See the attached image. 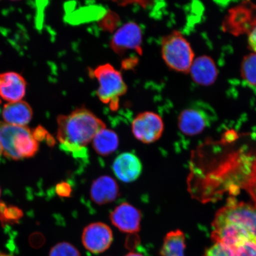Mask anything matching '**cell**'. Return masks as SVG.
<instances>
[{
	"instance_id": "1",
	"label": "cell",
	"mask_w": 256,
	"mask_h": 256,
	"mask_svg": "<svg viewBox=\"0 0 256 256\" xmlns=\"http://www.w3.org/2000/svg\"><path fill=\"white\" fill-rule=\"evenodd\" d=\"M57 139L64 151L76 156L85 153L86 147L106 128L100 118L86 108H76L57 118Z\"/></svg>"
},
{
	"instance_id": "2",
	"label": "cell",
	"mask_w": 256,
	"mask_h": 256,
	"mask_svg": "<svg viewBox=\"0 0 256 256\" xmlns=\"http://www.w3.org/2000/svg\"><path fill=\"white\" fill-rule=\"evenodd\" d=\"M0 144L6 158L14 160L30 158L39 150V142L28 126L0 122Z\"/></svg>"
},
{
	"instance_id": "3",
	"label": "cell",
	"mask_w": 256,
	"mask_h": 256,
	"mask_svg": "<svg viewBox=\"0 0 256 256\" xmlns=\"http://www.w3.org/2000/svg\"><path fill=\"white\" fill-rule=\"evenodd\" d=\"M91 72L98 83L96 94L99 100L108 105L112 111H116L120 98L128 90L121 73L110 64L99 66Z\"/></svg>"
},
{
	"instance_id": "4",
	"label": "cell",
	"mask_w": 256,
	"mask_h": 256,
	"mask_svg": "<svg viewBox=\"0 0 256 256\" xmlns=\"http://www.w3.org/2000/svg\"><path fill=\"white\" fill-rule=\"evenodd\" d=\"M162 54L166 65L174 71L190 73L194 60L190 44L181 32L174 30L162 38Z\"/></svg>"
},
{
	"instance_id": "5",
	"label": "cell",
	"mask_w": 256,
	"mask_h": 256,
	"mask_svg": "<svg viewBox=\"0 0 256 256\" xmlns=\"http://www.w3.org/2000/svg\"><path fill=\"white\" fill-rule=\"evenodd\" d=\"M216 119L217 114L212 106L206 102L196 101L179 115L178 129L187 136L199 135Z\"/></svg>"
},
{
	"instance_id": "6",
	"label": "cell",
	"mask_w": 256,
	"mask_h": 256,
	"mask_svg": "<svg viewBox=\"0 0 256 256\" xmlns=\"http://www.w3.org/2000/svg\"><path fill=\"white\" fill-rule=\"evenodd\" d=\"M215 217L244 227L256 241V207L230 200L225 206L218 211Z\"/></svg>"
},
{
	"instance_id": "7",
	"label": "cell",
	"mask_w": 256,
	"mask_h": 256,
	"mask_svg": "<svg viewBox=\"0 0 256 256\" xmlns=\"http://www.w3.org/2000/svg\"><path fill=\"white\" fill-rule=\"evenodd\" d=\"M164 126L162 118L153 112H144L134 118L132 131L136 138L144 144L156 142L162 136Z\"/></svg>"
},
{
	"instance_id": "8",
	"label": "cell",
	"mask_w": 256,
	"mask_h": 256,
	"mask_svg": "<svg viewBox=\"0 0 256 256\" xmlns=\"http://www.w3.org/2000/svg\"><path fill=\"white\" fill-rule=\"evenodd\" d=\"M142 28L134 22H129L115 32L110 46L114 52L120 56H123L130 51H134L142 55Z\"/></svg>"
},
{
	"instance_id": "9",
	"label": "cell",
	"mask_w": 256,
	"mask_h": 256,
	"mask_svg": "<svg viewBox=\"0 0 256 256\" xmlns=\"http://www.w3.org/2000/svg\"><path fill=\"white\" fill-rule=\"evenodd\" d=\"M82 240L87 250L92 254H100L110 247L114 240L113 233L106 224L94 222L85 227Z\"/></svg>"
},
{
	"instance_id": "10",
	"label": "cell",
	"mask_w": 256,
	"mask_h": 256,
	"mask_svg": "<svg viewBox=\"0 0 256 256\" xmlns=\"http://www.w3.org/2000/svg\"><path fill=\"white\" fill-rule=\"evenodd\" d=\"M113 225L121 232L136 234L140 229L142 212L128 203H122L114 208L110 214Z\"/></svg>"
},
{
	"instance_id": "11",
	"label": "cell",
	"mask_w": 256,
	"mask_h": 256,
	"mask_svg": "<svg viewBox=\"0 0 256 256\" xmlns=\"http://www.w3.org/2000/svg\"><path fill=\"white\" fill-rule=\"evenodd\" d=\"M26 87V82L20 74L12 72L0 74V98L8 103L22 100Z\"/></svg>"
},
{
	"instance_id": "12",
	"label": "cell",
	"mask_w": 256,
	"mask_h": 256,
	"mask_svg": "<svg viewBox=\"0 0 256 256\" xmlns=\"http://www.w3.org/2000/svg\"><path fill=\"white\" fill-rule=\"evenodd\" d=\"M112 168L116 177L124 183L136 181L142 174V165L138 156L131 152L120 154L114 160Z\"/></svg>"
},
{
	"instance_id": "13",
	"label": "cell",
	"mask_w": 256,
	"mask_h": 256,
	"mask_svg": "<svg viewBox=\"0 0 256 256\" xmlns=\"http://www.w3.org/2000/svg\"><path fill=\"white\" fill-rule=\"evenodd\" d=\"M190 73L196 84L210 86L216 81L218 70L212 58L203 56L196 58L192 64Z\"/></svg>"
},
{
	"instance_id": "14",
	"label": "cell",
	"mask_w": 256,
	"mask_h": 256,
	"mask_svg": "<svg viewBox=\"0 0 256 256\" xmlns=\"http://www.w3.org/2000/svg\"><path fill=\"white\" fill-rule=\"evenodd\" d=\"M119 195L120 188L117 182L110 176H102L92 182L91 199L99 206L113 202Z\"/></svg>"
},
{
	"instance_id": "15",
	"label": "cell",
	"mask_w": 256,
	"mask_h": 256,
	"mask_svg": "<svg viewBox=\"0 0 256 256\" xmlns=\"http://www.w3.org/2000/svg\"><path fill=\"white\" fill-rule=\"evenodd\" d=\"M2 117L4 122L12 126H26L33 117V110L26 102L21 100L4 105Z\"/></svg>"
},
{
	"instance_id": "16",
	"label": "cell",
	"mask_w": 256,
	"mask_h": 256,
	"mask_svg": "<svg viewBox=\"0 0 256 256\" xmlns=\"http://www.w3.org/2000/svg\"><path fill=\"white\" fill-rule=\"evenodd\" d=\"M92 148L101 156H108L114 152L119 146V137L116 132L104 128L92 140Z\"/></svg>"
},
{
	"instance_id": "17",
	"label": "cell",
	"mask_w": 256,
	"mask_h": 256,
	"mask_svg": "<svg viewBox=\"0 0 256 256\" xmlns=\"http://www.w3.org/2000/svg\"><path fill=\"white\" fill-rule=\"evenodd\" d=\"M185 248L184 234L176 230L166 234L160 254L161 256H184Z\"/></svg>"
},
{
	"instance_id": "18",
	"label": "cell",
	"mask_w": 256,
	"mask_h": 256,
	"mask_svg": "<svg viewBox=\"0 0 256 256\" xmlns=\"http://www.w3.org/2000/svg\"><path fill=\"white\" fill-rule=\"evenodd\" d=\"M240 72L242 78L249 86L256 87V53H250L244 57Z\"/></svg>"
},
{
	"instance_id": "19",
	"label": "cell",
	"mask_w": 256,
	"mask_h": 256,
	"mask_svg": "<svg viewBox=\"0 0 256 256\" xmlns=\"http://www.w3.org/2000/svg\"><path fill=\"white\" fill-rule=\"evenodd\" d=\"M24 216V212L18 208L14 206L8 207L5 204L0 202V222L2 224L18 222Z\"/></svg>"
},
{
	"instance_id": "20",
	"label": "cell",
	"mask_w": 256,
	"mask_h": 256,
	"mask_svg": "<svg viewBox=\"0 0 256 256\" xmlns=\"http://www.w3.org/2000/svg\"><path fill=\"white\" fill-rule=\"evenodd\" d=\"M49 256H81V254L72 244L68 242H62L50 249Z\"/></svg>"
},
{
	"instance_id": "21",
	"label": "cell",
	"mask_w": 256,
	"mask_h": 256,
	"mask_svg": "<svg viewBox=\"0 0 256 256\" xmlns=\"http://www.w3.org/2000/svg\"><path fill=\"white\" fill-rule=\"evenodd\" d=\"M204 256H236L235 251L232 248L224 243L216 242L208 248Z\"/></svg>"
},
{
	"instance_id": "22",
	"label": "cell",
	"mask_w": 256,
	"mask_h": 256,
	"mask_svg": "<svg viewBox=\"0 0 256 256\" xmlns=\"http://www.w3.org/2000/svg\"><path fill=\"white\" fill-rule=\"evenodd\" d=\"M234 250L236 256H256V243L247 242Z\"/></svg>"
},
{
	"instance_id": "23",
	"label": "cell",
	"mask_w": 256,
	"mask_h": 256,
	"mask_svg": "<svg viewBox=\"0 0 256 256\" xmlns=\"http://www.w3.org/2000/svg\"><path fill=\"white\" fill-rule=\"evenodd\" d=\"M32 132H33L35 140H36L38 142L46 140L48 144H49V145L50 144V145L52 146L56 142L53 138L51 137L50 134L48 133L47 131L42 127H38L34 130L32 131Z\"/></svg>"
},
{
	"instance_id": "24",
	"label": "cell",
	"mask_w": 256,
	"mask_h": 256,
	"mask_svg": "<svg viewBox=\"0 0 256 256\" xmlns=\"http://www.w3.org/2000/svg\"><path fill=\"white\" fill-rule=\"evenodd\" d=\"M56 192L60 196L70 197L71 196L72 192V186L66 182H62V183L57 184Z\"/></svg>"
},
{
	"instance_id": "25",
	"label": "cell",
	"mask_w": 256,
	"mask_h": 256,
	"mask_svg": "<svg viewBox=\"0 0 256 256\" xmlns=\"http://www.w3.org/2000/svg\"><path fill=\"white\" fill-rule=\"evenodd\" d=\"M248 44L252 52L256 53V26L248 34Z\"/></svg>"
},
{
	"instance_id": "26",
	"label": "cell",
	"mask_w": 256,
	"mask_h": 256,
	"mask_svg": "<svg viewBox=\"0 0 256 256\" xmlns=\"http://www.w3.org/2000/svg\"><path fill=\"white\" fill-rule=\"evenodd\" d=\"M124 256H144L142 254H136V252H130Z\"/></svg>"
},
{
	"instance_id": "27",
	"label": "cell",
	"mask_w": 256,
	"mask_h": 256,
	"mask_svg": "<svg viewBox=\"0 0 256 256\" xmlns=\"http://www.w3.org/2000/svg\"><path fill=\"white\" fill-rule=\"evenodd\" d=\"M3 153L2 146L1 145V144H0V156H2V154Z\"/></svg>"
},
{
	"instance_id": "28",
	"label": "cell",
	"mask_w": 256,
	"mask_h": 256,
	"mask_svg": "<svg viewBox=\"0 0 256 256\" xmlns=\"http://www.w3.org/2000/svg\"><path fill=\"white\" fill-rule=\"evenodd\" d=\"M0 256H12L5 254H2V252H0Z\"/></svg>"
},
{
	"instance_id": "29",
	"label": "cell",
	"mask_w": 256,
	"mask_h": 256,
	"mask_svg": "<svg viewBox=\"0 0 256 256\" xmlns=\"http://www.w3.org/2000/svg\"><path fill=\"white\" fill-rule=\"evenodd\" d=\"M0 196H1V188H0Z\"/></svg>"
}]
</instances>
